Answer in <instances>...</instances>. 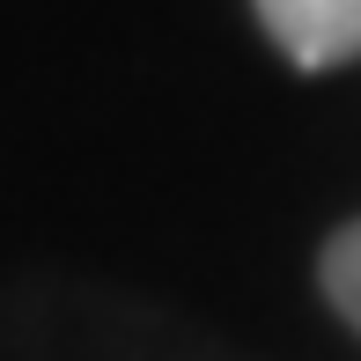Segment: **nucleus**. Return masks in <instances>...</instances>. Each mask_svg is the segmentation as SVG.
Listing matches in <instances>:
<instances>
[{"mask_svg": "<svg viewBox=\"0 0 361 361\" xmlns=\"http://www.w3.org/2000/svg\"><path fill=\"white\" fill-rule=\"evenodd\" d=\"M266 37L281 44L302 74L361 59V0H251Z\"/></svg>", "mask_w": 361, "mask_h": 361, "instance_id": "nucleus-1", "label": "nucleus"}, {"mask_svg": "<svg viewBox=\"0 0 361 361\" xmlns=\"http://www.w3.org/2000/svg\"><path fill=\"white\" fill-rule=\"evenodd\" d=\"M317 281L324 295H332V310L361 332V221H347L332 243H324V258H317Z\"/></svg>", "mask_w": 361, "mask_h": 361, "instance_id": "nucleus-2", "label": "nucleus"}]
</instances>
